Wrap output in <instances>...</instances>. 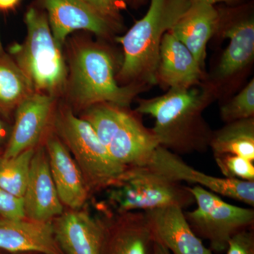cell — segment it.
<instances>
[{
  "label": "cell",
  "instance_id": "3",
  "mask_svg": "<svg viewBox=\"0 0 254 254\" xmlns=\"http://www.w3.org/2000/svg\"><path fill=\"white\" fill-rule=\"evenodd\" d=\"M190 0H150L149 9L123 36L124 58L116 79L125 85L158 84L159 53L164 34L190 7Z\"/></svg>",
  "mask_w": 254,
  "mask_h": 254
},
{
  "label": "cell",
  "instance_id": "24",
  "mask_svg": "<svg viewBox=\"0 0 254 254\" xmlns=\"http://www.w3.org/2000/svg\"><path fill=\"white\" fill-rule=\"evenodd\" d=\"M220 117L225 123L254 118V79L220 108Z\"/></svg>",
  "mask_w": 254,
  "mask_h": 254
},
{
  "label": "cell",
  "instance_id": "16",
  "mask_svg": "<svg viewBox=\"0 0 254 254\" xmlns=\"http://www.w3.org/2000/svg\"><path fill=\"white\" fill-rule=\"evenodd\" d=\"M103 225L100 254H153L154 241L144 211L118 213Z\"/></svg>",
  "mask_w": 254,
  "mask_h": 254
},
{
  "label": "cell",
  "instance_id": "11",
  "mask_svg": "<svg viewBox=\"0 0 254 254\" xmlns=\"http://www.w3.org/2000/svg\"><path fill=\"white\" fill-rule=\"evenodd\" d=\"M58 98L34 93L15 111L14 125L1 159L14 158L25 150L35 148L47 130Z\"/></svg>",
  "mask_w": 254,
  "mask_h": 254
},
{
  "label": "cell",
  "instance_id": "12",
  "mask_svg": "<svg viewBox=\"0 0 254 254\" xmlns=\"http://www.w3.org/2000/svg\"><path fill=\"white\" fill-rule=\"evenodd\" d=\"M26 218L36 221H52L63 213L45 147L35 150L30 167L29 176L23 195Z\"/></svg>",
  "mask_w": 254,
  "mask_h": 254
},
{
  "label": "cell",
  "instance_id": "35",
  "mask_svg": "<svg viewBox=\"0 0 254 254\" xmlns=\"http://www.w3.org/2000/svg\"><path fill=\"white\" fill-rule=\"evenodd\" d=\"M1 148H0V154H1Z\"/></svg>",
  "mask_w": 254,
  "mask_h": 254
},
{
  "label": "cell",
  "instance_id": "18",
  "mask_svg": "<svg viewBox=\"0 0 254 254\" xmlns=\"http://www.w3.org/2000/svg\"><path fill=\"white\" fill-rule=\"evenodd\" d=\"M55 240L64 254H100L103 222L86 211L70 210L53 222Z\"/></svg>",
  "mask_w": 254,
  "mask_h": 254
},
{
  "label": "cell",
  "instance_id": "27",
  "mask_svg": "<svg viewBox=\"0 0 254 254\" xmlns=\"http://www.w3.org/2000/svg\"><path fill=\"white\" fill-rule=\"evenodd\" d=\"M0 217L5 220L26 218L23 198L0 188Z\"/></svg>",
  "mask_w": 254,
  "mask_h": 254
},
{
  "label": "cell",
  "instance_id": "8",
  "mask_svg": "<svg viewBox=\"0 0 254 254\" xmlns=\"http://www.w3.org/2000/svg\"><path fill=\"white\" fill-rule=\"evenodd\" d=\"M197 208L184 211L189 225L200 240H208L215 253L226 252L229 240L237 232L252 228L254 210L227 203L218 194L195 185L189 187Z\"/></svg>",
  "mask_w": 254,
  "mask_h": 254
},
{
  "label": "cell",
  "instance_id": "20",
  "mask_svg": "<svg viewBox=\"0 0 254 254\" xmlns=\"http://www.w3.org/2000/svg\"><path fill=\"white\" fill-rule=\"evenodd\" d=\"M221 16L213 5L191 2L189 9L170 31L193 55L204 69L206 48L212 37L218 33Z\"/></svg>",
  "mask_w": 254,
  "mask_h": 254
},
{
  "label": "cell",
  "instance_id": "21",
  "mask_svg": "<svg viewBox=\"0 0 254 254\" xmlns=\"http://www.w3.org/2000/svg\"><path fill=\"white\" fill-rule=\"evenodd\" d=\"M209 148L213 155H238L254 161V118L225 123L213 131Z\"/></svg>",
  "mask_w": 254,
  "mask_h": 254
},
{
  "label": "cell",
  "instance_id": "5",
  "mask_svg": "<svg viewBox=\"0 0 254 254\" xmlns=\"http://www.w3.org/2000/svg\"><path fill=\"white\" fill-rule=\"evenodd\" d=\"M129 108L99 103L83 110L82 118L90 124L116 163L128 168L144 167L159 143Z\"/></svg>",
  "mask_w": 254,
  "mask_h": 254
},
{
  "label": "cell",
  "instance_id": "14",
  "mask_svg": "<svg viewBox=\"0 0 254 254\" xmlns=\"http://www.w3.org/2000/svg\"><path fill=\"white\" fill-rule=\"evenodd\" d=\"M46 149L60 201L71 210L81 209L88 198V187L69 150L54 131L48 133Z\"/></svg>",
  "mask_w": 254,
  "mask_h": 254
},
{
  "label": "cell",
  "instance_id": "31",
  "mask_svg": "<svg viewBox=\"0 0 254 254\" xmlns=\"http://www.w3.org/2000/svg\"><path fill=\"white\" fill-rule=\"evenodd\" d=\"M240 0H190L191 2H203L205 4L214 5L216 3L225 2L227 4H235Z\"/></svg>",
  "mask_w": 254,
  "mask_h": 254
},
{
  "label": "cell",
  "instance_id": "6",
  "mask_svg": "<svg viewBox=\"0 0 254 254\" xmlns=\"http://www.w3.org/2000/svg\"><path fill=\"white\" fill-rule=\"evenodd\" d=\"M53 118L55 133L72 153L88 190H105L120 181L127 168L112 158L88 122L63 101L57 103Z\"/></svg>",
  "mask_w": 254,
  "mask_h": 254
},
{
  "label": "cell",
  "instance_id": "10",
  "mask_svg": "<svg viewBox=\"0 0 254 254\" xmlns=\"http://www.w3.org/2000/svg\"><path fill=\"white\" fill-rule=\"evenodd\" d=\"M46 10L54 39L63 47L68 35L83 30L101 38H110L118 29L83 0H39Z\"/></svg>",
  "mask_w": 254,
  "mask_h": 254
},
{
  "label": "cell",
  "instance_id": "22",
  "mask_svg": "<svg viewBox=\"0 0 254 254\" xmlns=\"http://www.w3.org/2000/svg\"><path fill=\"white\" fill-rule=\"evenodd\" d=\"M29 81L9 54L0 55V115L9 118L34 93Z\"/></svg>",
  "mask_w": 254,
  "mask_h": 254
},
{
  "label": "cell",
  "instance_id": "26",
  "mask_svg": "<svg viewBox=\"0 0 254 254\" xmlns=\"http://www.w3.org/2000/svg\"><path fill=\"white\" fill-rule=\"evenodd\" d=\"M105 19L115 25L121 26V11L127 7L128 0H83Z\"/></svg>",
  "mask_w": 254,
  "mask_h": 254
},
{
  "label": "cell",
  "instance_id": "28",
  "mask_svg": "<svg viewBox=\"0 0 254 254\" xmlns=\"http://www.w3.org/2000/svg\"><path fill=\"white\" fill-rule=\"evenodd\" d=\"M227 254H254V227L237 232L229 240Z\"/></svg>",
  "mask_w": 254,
  "mask_h": 254
},
{
  "label": "cell",
  "instance_id": "17",
  "mask_svg": "<svg viewBox=\"0 0 254 254\" xmlns=\"http://www.w3.org/2000/svg\"><path fill=\"white\" fill-rule=\"evenodd\" d=\"M0 250L10 253L64 254L55 240L53 221L0 218Z\"/></svg>",
  "mask_w": 254,
  "mask_h": 254
},
{
  "label": "cell",
  "instance_id": "9",
  "mask_svg": "<svg viewBox=\"0 0 254 254\" xmlns=\"http://www.w3.org/2000/svg\"><path fill=\"white\" fill-rule=\"evenodd\" d=\"M172 181L195 184L222 196L254 206V181L213 177L195 170L180 155L158 145L145 165Z\"/></svg>",
  "mask_w": 254,
  "mask_h": 254
},
{
  "label": "cell",
  "instance_id": "25",
  "mask_svg": "<svg viewBox=\"0 0 254 254\" xmlns=\"http://www.w3.org/2000/svg\"><path fill=\"white\" fill-rule=\"evenodd\" d=\"M219 170L225 178L254 181V162L238 155H214Z\"/></svg>",
  "mask_w": 254,
  "mask_h": 254
},
{
  "label": "cell",
  "instance_id": "15",
  "mask_svg": "<svg viewBox=\"0 0 254 254\" xmlns=\"http://www.w3.org/2000/svg\"><path fill=\"white\" fill-rule=\"evenodd\" d=\"M144 212L153 241L172 254H213L190 228L184 209L168 206Z\"/></svg>",
  "mask_w": 254,
  "mask_h": 254
},
{
  "label": "cell",
  "instance_id": "29",
  "mask_svg": "<svg viewBox=\"0 0 254 254\" xmlns=\"http://www.w3.org/2000/svg\"><path fill=\"white\" fill-rule=\"evenodd\" d=\"M10 133L8 127L6 126V124L0 119V144L5 143L6 141L9 140Z\"/></svg>",
  "mask_w": 254,
  "mask_h": 254
},
{
  "label": "cell",
  "instance_id": "32",
  "mask_svg": "<svg viewBox=\"0 0 254 254\" xmlns=\"http://www.w3.org/2000/svg\"><path fill=\"white\" fill-rule=\"evenodd\" d=\"M153 254H172L170 251L158 242L153 243Z\"/></svg>",
  "mask_w": 254,
  "mask_h": 254
},
{
  "label": "cell",
  "instance_id": "19",
  "mask_svg": "<svg viewBox=\"0 0 254 254\" xmlns=\"http://www.w3.org/2000/svg\"><path fill=\"white\" fill-rule=\"evenodd\" d=\"M158 83L172 88H189L202 83L204 72L193 55L170 31L160 44Z\"/></svg>",
  "mask_w": 254,
  "mask_h": 254
},
{
  "label": "cell",
  "instance_id": "30",
  "mask_svg": "<svg viewBox=\"0 0 254 254\" xmlns=\"http://www.w3.org/2000/svg\"><path fill=\"white\" fill-rule=\"evenodd\" d=\"M20 0H0V10L7 11L14 9Z\"/></svg>",
  "mask_w": 254,
  "mask_h": 254
},
{
  "label": "cell",
  "instance_id": "2",
  "mask_svg": "<svg viewBox=\"0 0 254 254\" xmlns=\"http://www.w3.org/2000/svg\"><path fill=\"white\" fill-rule=\"evenodd\" d=\"M68 78L64 96L71 108L84 110L99 103L129 108L145 87L120 85L113 55L104 46L86 40H73L68 46Z\"/></svg>",
  "mask_w": 254,
  "mask_h": 254
},
{
  "label": "cell",
  "instance_id": "13",
  "mask_svg": "<svg viewBox=\"0 0 254 254\" xmlns=\"http://www.w3.org/2000/svg\"><path fill=\"white\" fill-rule=\"evenodd\" d=\"M223 38L230 40L222 53L218 66L208 83L218 93L219 88L247 69L254 58V20L253 16L237 18L225 27L219 28Z\"/></svg>",
  "mask_w": 254,
  "mask_h": 254
},
{
  "label": "cell",
  "instance_id": "33",
  "mask_svg": "<svg viewBox=\"0 0 254 254\" xmlns=\"http://www.w3.org/2000/svg\"><path fill=\"white\" fill-rule=\"evenodd\" d=\"M146 0H128V4L133 5H140L144 2Z\"/></svg>",
  "mask_w": 254,
  "mask_h": 254
},
{
  "label": "cell",
  "instance_id": "1",
  "mask_svg": "<svg viewBox=\"0 0 254 254\" xmlns=\"http://www.w3.org/2000/svg\"><path fill=\"white\" fill-rule=\"evenodd\" d=\"M217 91L200 83L189 88H172L165 94L139 99L134 111L154 118L151 128L159 145L178 155L208 151L213 130L203 113Z\"/></svg>",
  "mask_w": 254,
  "mask_h": 254
},
{
  "label": "cell",
  "instance_id": "23",
  "mask_svg": "<svg viewBox=\"0 0 254 254\" xmlns=\"http://www.w3.org/2000/svg\"><path fill=\"white\" fill-rule=\"evenodd\" d=\"M35 150L36 148H31L14 158L0 159V188L23 198Z\"/></svg>",
  "mask_w": 254,
  "mask_h": 254
},
{
  "label": "cell",
  "instance_id": "4",
  "mask_svg": "<svg viewBox=\"0 0 254 254\" xmlns=\"http://www.w3.org/2000/svg\"><path fill=\"white\" fill-rule=\"evenodd\" d=\"M27 34L22 43L12 45L9 55L29 81L35 93L64 97L67 83V63L63 47L55 40L46 11L31 6L25 14Z\"/></svg>",
  "mask_w": 254,
  "mask_h": 254
},
{
  "label": "cell",
  "instance_id": "7",
  "mask_svg": "<svg viewBox=\"0 0 254 254\" xmlns=\"http://www.w3.org/2000/svg\"><path fill=\"white\" fill-rule=\"evenodd\" d=\"M108 202L117 213L195 203L189 187L172 181L147 167L128 168L118 183L110 187Z\"/></svg>",
  "mask_w": 254,
  "mask_h": 254
},
{
  "label": "cell",
  "instance_id": "34",
  "mask_svg": "<svg viewBox=\"0 0 254 254\" xmlns=\"http://www.w3.org/2000/svg\"><path fill=\"white\" fill-rule=\"evenodd\" d=\"M4 53V48H3L2 43H1V38H0V55Z\"/></svg>",
  "mask_w": 254,
  "mask_h": 254
}]
</instances>
